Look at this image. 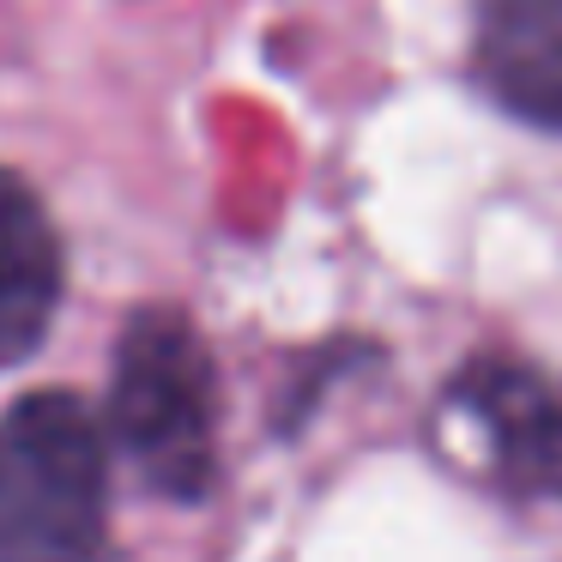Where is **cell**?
Segmentation results:
<instances>
[{
	"mask_svg": "<svg viewBox=\"0 0 562 562\" xmlns=\"http://www.w3.org/2000/svg\"><path fill=\"white\" fill-rule=\"evenodd\" d=\"M110 424L158 496L200 502L218 465V375L194 321L139 308L122 327L110 375Z\"/></svg>",
	"mask_w": 562,
	"mask_h": 562,
	"instance_id": "obj_1",
	"label": "cell"
},
{
	"mask_svg": "<svg viewBox=\"0 0 562 562\" xmlns=\"http://www.w3.org/2000/svg\"><path fill=\"white\" fill-rule=\"evenodd\" d=\"M103 429L74 393H31L0 417V562H91L103 544Z\"/></svg>",
	"mask_w": 562,
	"mask_h": 562,
	"instance_id": "obj_2",
	"label": "cell"
},
{
	"mask_svg": "<svg viewBox=\"0 0 562 562\" xmlns=\"http://www.w3.org/2000/svg\"><path fill=\"white\" fill-rule=\"evenodd\" d=\"M448 405L472 417L484 436L490 472L520 502L562 496V375L526 363V357H472L453 375Z\"/></svg>",
	"mask_w": 562,
	"mask_h": 562,
	"instance_id": "obj_3",
	"label": "cell"
},
{
	"mask_svg": "<svg viewBox=\"0 0 562 562\" xmlns=\"http://www.w3.org/2000/svg\"><path fill=\"white\" fill-rule=\"evenodd\" d=\"M472 74L514 122L562 134V0H477Z\"/></svg>",
	"mask_w": 562,
	"mask_h": 562,
	"instance_id": "obj_4",
	"label": "cell"
},
{
	"mask_svg": "<svg viewBox=\"0 0 562 562\" xmlns=\"http://www.w3.org/2000/svg\"><path fill=\"white\" fill-rule=\"evenodd\" d=\"M61 303V236L25 176L0 164V369L43 345Z\"/></svg>",
	"mask_w": 562,
	"mask_h": 562,
	"instance_id": "obj_5",
	"label": "cell"
}]
</instances>
